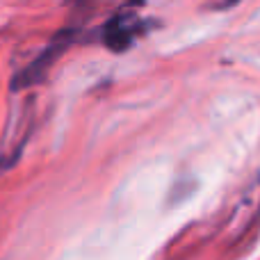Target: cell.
Wrapping results in <instances>:
<instances>
[{
	"mask_svg": "<svg viewBox=\"0 0 260 260\" xmlns=\"http://www.w3.org/2000/svg\"><path fill=\"white\" fill-rule=\"evenodd\" d=\"M71 44H73V32H62V35H57L48 46H46L44 53H41L35 62L27 64L23 71H18L16 76H14L12 87L14 89H25V87H32V85H37V82H41L44 80V76H46V71L53 67V62Z\"/></svg>",
	"mask_w": 260,
	"mask_h": 260,
	"instance_id": "1",
	"label": "cell"
},
{
	"mask_svg": "<svg viewBox=\"0 0 260 260\" xmlns=\"http://www.w3.org/2000/svg\"><path fill=\"white\" fill-rule=\"evenodd\" d=\"M142 27V23L137 21L135 16H117L112 18V21L105 25L103 30V39H105V46L112 50H126L130 44H133L135 35H137V30Z\"/></svg>",
	"mask_w": 260,
	"mask_h": 260,
	"instance_id": "2",
	"label": "cell"
},
{
	"mask_svg": "<svg viewBox=\"0 0 260 260\" xmlns=\"http://www.w3.org/2000/svg\"><path fill=\"white\" fill-rule=\"evenodd\" d=\"M226 3H229V5H231V3H235V0H226ZM229 5H226V7H229Z\"/></svg>",
	"mask_w": 260,
	"mask_h": 260,
	"instance_id": "3",
	"label": "cell"
}]
</instances>
